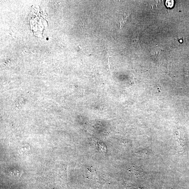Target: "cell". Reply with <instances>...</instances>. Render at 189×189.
Masks as SVG:
<instances>
[{"label":"cell","mask_w":189,"mask_h":189,"mask_svg":"<svg viewBox=\"0 0 189 189\" xmlns=\"http://www.w3.org/2000/svg\"><path fill=\"white\" fill-rule=\"evenodd\" d=\"M164 52L162 49L158 47L154 48L151 51V56L154 59L156 60H160Z\"/></svg>","instance_id":"cell-1"},{"label":"cell","mask_w":189,"mask_h":189,"mask_svg":"<svg viewBox=\"0 0 189 189\" xmlns=\"http://www.w3.org/2000/svg\"><path fill=\"white\" fill-rule=\"evenodd\" d=\"M174 1H168L166 2V5L168 7H173Z\"/></svg>","instance_id":"cell-2"}]
</instances>
